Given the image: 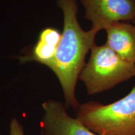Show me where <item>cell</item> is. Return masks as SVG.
<instances>
[{
    "label": "cell",
    "mask_w": 135,
    "mask_h": 135,
    "mask_svg": "<svg viewBox=\"0 0 135 135\" xmlns=\"http://www.w3.org/2000/svg\"><path fill=\"white\" fill-rule=\"evenodd\" d=\"M57 4L63 13V31L55 58L47 67L60 83L66 108L77 111L81 104L76 97V86L97 33L84 31L79 24L77 0H57Z\"/></svg>",
    "instance_id": "6da1fadb"
},
{
    "label": "cell",
    "mask_w": 135,
    "mask_h": 135,
    "mask_svg": "<svg viewBox=\"0 0 135 135\" xmlns=\"http://www.w3.org/2000/svg\"><path fill=\"white\" fill-rule=\"evenodd\" d=\"M76 118L99 135H135V86L111 103L91 101L80 104Z\"/></svg>",
    "instance_id": "7a4b0ae2"
},
{
    "label": "cell",
    "mask_w": 135,
    "mask_h": 135,
    "mask_svg": "<svg viewBox=\"0 0 135 135\" xmlns=\"http://www.w3.org/2000/svg\"><path fill=\"white\" fill-rule=\"evenodd\" d=\"M90 51L79 76L89 95L106 91L135 77V65L123 60L106 43L94 44Z\"/></svg>",
    "instance_id": "3957f363"
},
{
    "label": "cell",
    "mask_w": 135,
    "mask_h": 135,
    "mask_svg": "<svg viewBox=\"0 0 135 135\" xmlns=\"http://www.w3.org/2000/svg\"><path fill=\"white\" fill-rule=\"evenodd\" d=\"M84 18L91 22V30L98 33L118 22L135 20V0H81Z\"/></svg>",
    "instance_id": "277c9868"
},
{
    "label": "cell",
    "mask_w": 135,
    "mask_h": 135,
    "mask_svg": "<svg viewBox=\"0 0 135 135\" xmlns=\"http://www.w3.org/2000/svg\"><path fill=\"white\" fill-rule=\"evenodd\" d=\"M43 114L40 121L41 135H99L88 128L78 118L67 112L65 104L49 99L42 104Z\"/></svg>",
    "instance_id": "5b68a950"
},
{
    "label": "cell",
    "mask_w": 135,
    "mask_h": 135,
    "mask_svg": "<svg viewBox=\"0 0 135 135\" xmlns=\"http://www.w3.org/2000/svg\"><path fill=\"white\" fill-rule=\"evenodd\" d=\"M105 30L106 45L123 60L135 65V24L118 22Z\"/></svg>",
    "instance_id": "8992f818"
},
{
    "label": "cell",
    "mask_w": 135,
    "mask_h": 135,
    "mask_svg": "<svg viewBox=\"0 0 135 135\" xmlns=\"http://www.w3.org/2000/svg\"><path fill=\"white\" fill-rule=\"evenodd\" d=\"M61 38V33L57 29L50 27L45 28L39 35L38 41L31 51L20 57V62L25 63L33 61L48 66L55 58Z\"/></svg>",
    "instance_id": "52a82bcc"
},
{
    "label": "cell",
    "mask_w": 135,
    "mask_h": 135,
    "mask_svg": "<svg viewBox=\"0 0 135 135\" xmlns=\"http://www.w3.org/2000/svg\"><path fill=\"white\" fill-rule=\"evenodd\" d=\"M9 135H25L23 126L16 118H13L10 122Z\"/></svg>",
    "instance_id": "ba28073f"
},
{
    "label": "cell",
    "mask_w": 135,
    "mask_h": 135,
    "mask_svg": "<svg viewBox=\"0 0 135 135\" xmlns=\"http://www.w3.org/2000/svg\"><path fill=\"white\" fill-rule=\"evenodd\" d=\"M132 23H134V24H135V20H134V21H132Z\"/></svg>",
    "instance_id": "9c48e42d"
}]
</instances>
